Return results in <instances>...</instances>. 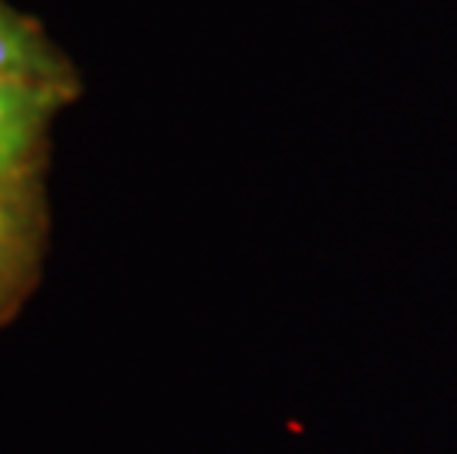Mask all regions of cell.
<instances>
[{"instance_id":"1","label":"cell","mask_w":457,"mask_h":454,"mask_svg":"<svg viewBox=\"0 0 457 454\" xmlns=\"http://www.w3.org/2000/svg\"><path fill=\"white\" fill-rule=\"evenodd\" d=\"M62 95L60 80H0V183L24 166Z\"/></svg>"},{"instance_id":"2","label":"cell","mask_w":457,"mask_h":454,"mask_svg":"<svg viewBox=\"0 0 457 454\" xmlns=\"http://www.w3.org/2000/svg\"><path fill=\"white\" fill-rule=\"evenodd\" d=\"M0 80H60L51 51L4 6H0Z\"/></svg>"},{"instance_id":"3","label":"cell","mask_w":457,"mask_h":454,"mask_svg":"<svg viewBox=\"0 0 457 454\" xmlns=\"http://www.w3.org/2000/svg\"><path fill=\"white\" fill-rule=\"evenodd\" d=\"M18 219H15V210L6 207L0 201V277H4L6 266L15 260V248H18Z\"/></svg>"}]
</instances>
